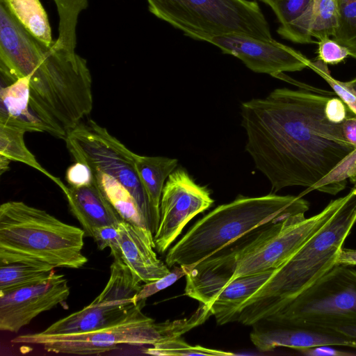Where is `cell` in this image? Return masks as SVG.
Listing matches in <instances>:
<instances>
[{
	"label": "cell",
	"mask_w": 356,
	"mask_h": 356,
	"mask_svg": "<svg viewBox=\"0 0 356 356\" xmlns=\"http://www.w3.org/2000/svg\"><path fill=\"white\" fill-rule=\"evenodd\" d=\"M330 98L309 89L277 88L241 106L245 150L275 193L289 186L311 190L355 147L340 124L325 114Z\"/></svg>",
	"instance_id": "cell-1"
},
{
	"label": "cell",
	"mask_w": 356,
	"mask_h": 356,
	"mask_svg": "<svg viewBox=\"0 0 356 356\" xmlns=\"http://www.w3.org/2000/svg\"><path fill=\"white\" fill-rule=\"evenodd\" d=\"M0 72L11 81L29 76L30 107L46 132L64 139L92 109L86 60L30 34L0 2Z\"/></svg>",
	"instance_id": "cell-2"
},
{
	"label": "cell",
	"mask_w": 356,
	"mask_h": 356,
	"mask_svg": "<svg viewBox=\"0 0 356 356\" xmlns=\"http://www.w3.org/2000/svg\"><path fill=\"white\" fill-rule=\"evenodd\" d=\"M345 198L332 200L309 218L302 213L276 219L252 239L224 248L198 262L186 275L185 295L209 306L216 294L235 279L277 269L333 216Z\"/></svg>",
	"instance_id": "cell-3"
},
{
	"label": "cell",
	"mask_w": 356,
	"mask_h": 356,
	"mask_svg": "<svg viewBox=\"0 0 356 356\" xmlns=\"http://www.w3.org/2000/svg\"><path fill=\"white\" fill-rule=\"evenodd\" d=\"M349 179L354 186L337 211L241 305L234 322L252 325L266 321L336 265L356 223V171Z\"/></svg>",
	"instance_id": "cell-4"
},
{
	"label": "cell",
	"mask_w": 356,
	"mask_h": 356,
	"mask_svg": "<svg viewBox=\"0 0 356 356\" xmlns=\"http://www.w3.org/2000/svg\"><path fill=\"white\" fill-rule=\"evenodd\" d=\"M309 202L301 195L238 196L221 204L197 221L165 256L171 268L185 266L188 270L249 232L285 216L305 213Z\"/></svg>",
	"instance_id": "cell-5"
},
{
	"label": "cell",
	"mask_w": 356,
	"mask_h": 356,
	"mask_svg": "<svg viewBox=\"0 0 356 356\" xmlns=\"http://www.w3.org/2000/svg\"><path fill=\"white\" fill-rule=\"evenodd\" d=\"M86 234L22 201L0 206V264L31 262L78 269L88 262Z\"/></svg>",
	"instance_id": "cell-6"
},
{
	"label": "cell",
	"mask_w": 356,
	"mask_h": 356,
	"mask_svg": "<svg viewBox=\"0 0 356 356\" xmlns=\"http://www.w3.org/2000/svg\"><path fill=\"white\" fill-rule=\"evenodd\" d=\"M145 301H139L125 318L109 326L74 334H26L15 337L11 342L40 346L54 353L98 355L116 349L120 345L152 346L161 341L181 337L211 316L209 310L200 305L189 317L156 323L142 312Z\"/></svg>",
	"instance_id": "cell-7"
},
{
	"label": "cell",
	"mask_w": 356,
	"mask_h": 356,
	"mask_svg": "<svg viewBox=\"0 0 356 356\" xmlns=\"http://www.w3.org/2000/svg\"><path fill=\"white\" fill-rule=\"evenodd\" d=\"M151 13L193 39L238 34L273 39L258 3L252 0H147Z\"/></svg>",
	"instance_id": "cell-8"
},
{
	"label": "cell",
	"mask_w": 356,
	"mask_h": 356,
	"mask_svg": "<svg viewBox=\"0 0 356 356\" xmlns=\"http://www.w3.org/2000/svg\"><path fill=\"white\" fill-rule=\"evenodd\" d=\"M267 321L284 327L336 333L356 325L355 269L334 265L314 285L289 302Z\"/></svg>",
	"instance_id": "cell-9"
},
{
	"label": "cell",
	"mask_w": 356,
	"mask_h": 356,
	"mask_svg": "<svg viewBox=\"0 0 356 356\" xmlns=\"http://www.w3.org/2000/svg\"><path fill=\"white\" fill-rule=\"evenodd\" d=\"M65 141L76 161L112 175L130 191L152 230V209L136 170V153L92 120L79 124Z\"/></svg>",
	"instance_id": "cell-10"
},
{
	"label": "cell",
	"mask_w": 356,
	"mask_h": 356,
	"mask_svg": "<svg viewBox=\"0 0 356 356\" xmlns=\"http://www.w3.org/2000/svg\"><path fill=\"white\" fill-rule=\"evenodd\" d=\"M141 282L122 260L114 259L110 267L109 279L99 295L86 307L54 322L42 332L79 333L119 322L138 303L136 297Z\"/></svg>",
	"instance_id": "cell-11"
},
{
	"label": "cell",
	"mask_w": 356,
	"mask_h": 356,
	"mask_svg": "<svg viewBox=\"0 0 356 356\" xmlns=\"http://www.w3.org/2000/svg\"><path fill=\"white\" fill-rule=\"evenodd\" d=\"M207 188L197 184L183 168L167 179L160 202V220L154 234L156 250L165 252L186 224L213 203Z\"/></svg>",
	"instance_id": "cell-12"
},
{
	"label": "cell",
	"mask_w": 356,
	"mask_h": 356,
	"mask_svg": "<svg viewBox=\"0 0 356 356\" xmlns=\"http://www.w3.org/2000/svg\"><path fill=\"white\" fill-rule=\"evenodd\" d=\"M208 42L222 53L238 58L250 70L275 77L284 72L302 70L311 62L300 52L273 38L228 34L213 37Z\"/></svg>",
	"instance_id": "cell-13"
},
{
	"label": "cell",
	"mask_w": 356,
	"mask_h": 356,
	"mask_svg": "<svg viewBox=\"0 0 356 356\" xmlns=\"http://www.w3.org/2000/svg\"><path fill=\"white\" fill-rule=\"evenodd\" d=\"M70 293L67 278L55 273L42 282L0 293V330L18 332L41 313L63 305Z\"/></svg>",
	"instance_id": "cell-14"
},
{
	"label": "cell",
	"mask_w": 356,
	"mask_h": 356,
	"mask_svg": "<svg viewBox=\"0 0 356 356\" xmlns=\"http://www.w3.org/2000/svg\"><path fill=\"white\" fill-rule=\"evenodd\" d=\"M118 230L122 260L142 282L157 280L170 272L157 257L153 238L124 220L119 223Z\"/></svg>",
	"instance_id": "cell-15"
},
{
	"label": "cell",
	"mask_w": 356,
	"mask_h": 356,
	"mask_svg": "<svg viewBox=\"0 0 356 356\" xmlns=\"http://www.w3.org/2000/svg\"><path fill=\"white\" fill-rule=\"evenodd\" d=\"M250 340L263 352L277 347H287L300 351L319 346H338L356 349V339L339 333L327 332L302 327H285L270 330H256L250 333Z\"/></svg>",
	"instance_id": "cell-16"
},
{
	"label": "cell",
	"mask_w": 356,
	"mask_h": 356,
	"mask_svg": "<svg viewBox=\"0 0 356 356\" xmlns=\"http://www.w3.org/2000/svg\"><path fill=\"white\" fill-rule=\"evenodd\" d=\"M63 193L86 236L92 237L93 230L97 227L118 225L123 220L94 181L87 186L67 187Z\"/></svg>",
	"instance_id": "cell-17"
},
{
	"label": "cell",
	"mask_w": 356,
	"mask_h": 356,
	"mask_svg": "<svg viewBox=\"0 0 356 356\" xmlns=\"http://www.w3.org/2000/svg\"><path fill=\"white\" fill-rule=\"evenodd\" d=\"M0 99L1 124L16 126L26 132H46L44 126L30 107L29 76L12 83L1 81Z\"/></svg>",
	"instance_id": "cell-18"
},
{
	"label": "cell",
	"mask_w": 356,
	"mask_h": 356,
	"mask_svg": "<svg viewBox=\"0 0 356 356\" xmlns=\"http://www.w3.org/2000/svg\"><path fill=\"white\" fill-rule=\"evenodd\" d=\"M274 270L238 277L217 293L209 305L217 323L233 322L241 305L269 279Z\"/></svg>",
	"instance_id": "cell-19"
},
{
	"label": "cell",
	"mask_w": 356,
	"mask_h": 356,
	"mask_svg": "<svg viewBox=\"0 0 356 356\" xmlns=\"http://www.w3.org/2000/svg\"><path fill=\"white\" fill-rule=\"evenodd\" d=\"M178 161L164 156H148L136 154L135 165L147 192L152 209V232L157 231L160 220V202L165 183L175 170Z\"/></svg>",
	"instance_id": "cell-20"
},
{
	"label": "cell",
	"mask_w": 356,
	"mask_h": 356,
	"mask_svg": "<svg viewBox=\"0 0 356 356\" xmlns=\"http://www.w3.org/2000/svg\"><path fill=\"white\" fill-rule=\"evenodd\" d=\"M339 15L338 0H312L308 10L291 29V36L302 44L312 42V38L332 37Z\"/></svg>",
	"instance_id": "cell-21"
},
{
	"label": "cell",
	"mask_w": 356,
	"mask_h": 356,
	"mask_svg": "<svg viewBox=\"0 0 356 356\" xmlns=\"http://www.w3.org/2000/svg\"><path fill=\"white\" fill-rule=\"evenodd\" d=\"M90 168L94 181L120 216L154 239V234L130 191L112 175L95 168Z\"/></svg>",
	"instance_id": "cell-22"
},
{
	"label": "cell",
	"mask_w": 356,
	"mask_h": 356,
	"mask_svg": "<svg viewBox=\"0 0 356 356\" xmlns=\"http://www.w3.org/2000/svg\"><path fill=\"white\" fill-rule=\"evenodd\" d=\"M0 2L34 38L48 47L53 44L47 15L40 0H0Z\"/></svg>",
	"instance_id": "cell-23"
},
{
	"label": "cell",
	"mask_w": 356,
	"mask_h": 356,
	"mask_svg": "<svg viewBox=\"0 0 356 356\" xmlns=\"http://www.w3.org/2000/svg\"><path fill=\"white\" fill-rule=\"evenodd\" d=\"M26 132L22 128L0 123V159L21 162L34 168L49 178L63 192L67 186L43 168L26 147L24 138Z\"/></svg>",
	"instance_id": "cell-24"
},
{
	"label": "cell",
	"mask_w": 356,
	"mask_h": 356,
	"mask_svg": "<svg viewBox=\"0 0 356 356\" xmlns=\"http://www.w3.org/2000/svg\"><path fill=\"white\" fill-rule=\"evenodd\" d=\"M54 268L31 262L0 264V293L42 282L54 274Z\"/></svg>",
	"instance_id": "cell-25"
},
{
	"label": "cell",
	"mask_w": 356,
	"mask_h": 356,
	"mask_svg": "<svg viewBox=\"0 0 356 356\" xmlns=\"http://www.w3.org/2000/svg\"><path fill=\"white\" fill-rule=\"evenodd\" d=\"M88 0H54L59 17L58 37L53 45L75 51L76 28L80 13L88 7Z\"/></svg>",
	"instance_id": "cell-26"
},
{
	"label": "cell",
	"mask_w": 356,
	"mask_h": 356,
	"mask_svg": "<svg viewBox=\"0 0 356 356\" xmlns=\"http://www.w3.org/2000/svg\"><path fill=\"white\" fill-rule=\"evenodd\" d=\"M338 1V24L332 38L356 59V0Z\"/></svg>",
	"instance_id": "cell-27"
},
{
	"label": "cell",
	"mask_w": 356,
	"mask_h": 356,
	"mask_svg": "<svg viewBox=\"0 0 356 356\" xmlns=\"http://www.w3.org/2000/svg\"><path fill=\"white\" fill-rule=\"evenodd\" d=\"M144 353L159 356L211 355L231 356L235 354L223 350L207 348L199 345L191 346L180 337L161 341L146 348Z\"/></svg>",
	"instance_id": "cell-28"
},
{
	"label": "cell",
	"mask_w": 356,
	"mask_h": 356,
	"mask_svg": "<svg viewBox=\"0 0 356 356\" xmlns=\"http://www.w3.org/2000/svg\"><path fill=\"white\" fill-rule=\"evenodd\" d=\"M356 170V147L340 161L324 178L316 183L311 191L336 195L343 190L346 179Z\"/></svg>",
	"instance_id": "cell-29"
},
{
	"label": "cell",
	"mask_w": 356,
	"mask_h": 356,
	"mask_svg": "<svg viewBox=\"0 0 356 356\" xmlns=\"http://www.w3.org/2000/svg\"><path fill=\"white\" fill-rule=\"evenodd\" d=\"M312 2V0H282L272 8L280 22L277 31L280 36L284 38L308 10Z\"/></svg>",
	"instance_id": "cell-30"
},
{
	"label": "cell",
	"mask_w": 356,
	"mask_h": 356,
	"mask_svg": "<svg viewBox=\"0 0 356 356\" xmlns=\"http://www.w3.org/2000/svg\"><path fill=\"white\" fill-rule=\"evenodd\" d=\"M309 67L314 70L333 89L335 94L341 99L348 108L356 115V95L345 83L333 78L328 70L327 64L317 60L315 62H310Z\"/></svg>",
	"instance_id": "cell-31"
},
{
	"label": "cell",
	"mask_w": 356,
	"mask_h": 356,
	"mask_svg": "<svg viewBox=\"0 0 356 356\" xmlns=\"http://www.w3.org/2000/svg\"><path fill=\"white\" fill-rule=\"evenodd\" d=\"M188 268L185 266L176 265L165 276L148 283L142 284L136 297V302H138L172 285L179 278L186 276Z\"/></svg>",
	"instance_id": "cell-32"
},
{
	"label": "cell",
	"mask_w": 356,
	"mask_h": 356,
	"mask_svg": "<svg viewBox=\"0 0 356 356\" xmlns=\"http://www.w3.org/2000/svg\"><path fill=\"white\" fill-rule=\"evenodd\" d=\"M118 225L97 227L93 230L92 238L96 242L99 250L108 248L114 259L122 260L118 230Z\"/></svg>",
	"instance_id": "cell-33"
},
{
	"label": "cell",
	"mask_w": 356,
	"mask_h": 356,
	"mask_svg": "<svg viewBox=\"0 0 356 356\" xmlns=\"http://www.w3.org/2000/svg\"><path fill=\"white\" fill-rule=\"evenodd\" d=\"M318 59L325 64L335 65L350 56L348 49L330 37L318 40Z\"/></svg>",
	"instance_id": "cell-34"
},
{
	"label": "cell",
	"mask_w": 356,
	"mask_h": 356,
	"mask_svg": "<svg viewBox=\"0 0 356 356\" xmlns=\"http://www.w3.org/2000/svg\"><path fill=\"white\" fill-rule=\"evenodd\" d=\"M65 179L70 186L76 188L89 186L94 181L91 168L80 161H76L67 169Z\"/></svg>",
	"instance_id": "cell-35"
},
{
	"label": "cell",
	"mask_w": 356,
	"mask_h": 356,
	"mask_svg": "<svg viewBox=\"0 0 356 356\" xmlns=\"http://www.w3.org/2000/svg\"><path fill=\"white\" fill-rule=\"evenodd\" d=\"M350 110L339 97H330L325 106V114L330 121L340 124L347 117Z\"/></svg>",
	"instance_id": "cell-36"
},
{
	"label": "cell",
	"mask_w": 356,
	"mask_h": 356,
	"mask_svg": "<svg viewBox=\"0 0 356 356\" xmlns=\"http://www.w3.org/2000/svg\"><path fill=\"white\" fill-rule=\"evenodd\" d=\"M342 135L347 143L356 147V115H348L340 123Z\"/></svg>",
	"instance_id": "cell-37"
},
{
	"label": "cell",
	"mask_w": 356,
	"mask_h": 356,
	"mask_svg": "<svg viewBox=\"0 0 356 356\" xmlns=\"http://www.w3.org/2000/svg\"><path fill=\"white\" fill-rule=\"evenodd\" d=\"M330 346H319L302 349L300 350V352L303 355L309 356H346L352 355V353L339 350Z\"/></svg>",
	"instance_id": "cell-38"
},
{
	"label": "cell",
	"mask_w": 356,
	"mask_h": 356,
	"mask_svg": "<svg viewBox=\"0 0 356 356\" xmlns=\"http://www.w3.org/2000/svg\"><path fill=\"white\" fill-rule=\"evenodd\" d=\"M336 264L356 266V250L342 248L338 252Z\"/></svg>",
	"instance_id": "cell-39"
},
{
	"label": "cell",
	"mask_w": 356,
	"mask_h": 356,
	"mask_svg": "<svg viewBox=\"0 0 356 356\" xmlns=\"http://www.w3.org/2000/svg\"><path fill=\"white\" fill-rule=\"evenodd\" d=\"M335 332L356 339V325H349L340 327L335 330Z\"/></svg>",
	"instance_id": "cell-40"
},
{
	"label": "cell",
	"mask_w": 356,
	"mask_h": 356,
	"mask_svg": "<svg viewBox=\"0 0 356 356\" xmlns=\"http://www.w3.org/2000/svg\"><path fill=\"white\" fill-rule=\"evenodd\" d=\"M345 83L356 95V77L350 81H346Z\"/></svg>",
	"instance_id": "cell-41"
},
{
	"label": "cell",
	"mask_w": 356,
	"mask_h": 356,
	"mask_svg": "<svg viewBox=\"0 0 356 356\" xmlns=\"http://www.w3.org/2000/svg\"><path fill=\"white\" fill-rule=\"evenodd\" d=\"M259 1H261L266 5L269 6L271 8L276 5L278 2L281 1L282 0H259Z\"/></svg>",
	"instance_id": "cell-42"
},
{
	"label": "cell",
	"mask_w": 356,
	"mask_h": 356,
	"mask_svg": "<svg viewBox=\"0 0 356 356\" xmlns=\"http://www.w3.org/2000/svg\"><path fill=\"white\" fill-rule=\"evenodd\" d=\"M355 273H356V269H355Z\"/></svg>",
	"instance_id": "cell-43"
}]
</instances>
